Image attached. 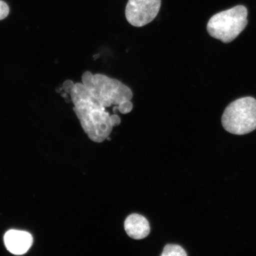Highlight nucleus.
<instances>
[{"instance_id": "obj_1", "label": "nucleus", "mask_w": 256, "mask_h": 256, "mask_svg": "<svg viewBox=\"0 0 256 256\" xmlns=\"http://www.w3.org/2000/svg\"><path fill=\"white\" fill-rule=\"evenodd\" d=\"M70 94L74 105L73 110L89 138L96 142H104L114 127L112 115L82 83L74 84Z\"/></svg>"}, {"instance_id": "obj_2", "label": "nucleus", "mask_w": 256, "mask_h": 256, "mask_svg": "<svg viewBox=\"0 0 256 256\" xmlns=\"http://www.w3.org/2000/svg\"><path fill=\"white\" fill-rule=\"evenodd\" d=\"M82 80L91 94L106 108L114 105L122 114H127L133 110V92L120 80L101 74H92L90 72L83 73Z\"/></svg>"}, {"instance_id": "obj_3", "label": "nucleus", "mask_w": 256, "mask_h": 256, "mask_svg": "<svg viewBox=\"0 0 256 256\" xmlns=\"http://www.w3.org/2000/svg\"><path fill=\"white\" fill-rule=\"evenodd\" d=\"M248 9L238 6L212 16L207 25L211 36L224 43L231 42L247 26Z\"/></svg>"}, {"instance_id": "obj_4", "label": "nucleus", "mask_w": 256, "mask_h": 256, "mask_svg": "<svg viewBox=\"0 0 256 256\" xmlns=\"http://www.w3.org/2000/svg\"><path fill=\"white\" fill-rule=\"evenodd\" d=\"M222 124L228 132L238 136L256 130V99L242 98L230 104L224 112Z\"/></svg>"}, {"instance_id": "obj_5", "label": "nucleus", "mask_w": 256, "mask_h": 256, "mask_svg": "<svg viewBox=\"0 0 256 256\" xmlns=\"http://www.w3.org/2000/svg\"><path fill=\"white\" fill-rule=\"evenodd\" d=\"M162 0H129L126 9L128 23L140 28L151 23L158 14Z\"/></svg>"}, {"instance_id": "obj_6", "label": "nucleus", "mask_w": 256, "mask_h": 256, "mask_svg": "<svg viewBox=\"0 0 256 256\" xmlns=\"http://www.w3.org/2000/svg\"><path fill=\"white\" fill-rule=\"evenodd\" d=\"M4 240L6 248L16 255L25 254L33 243V238L30 233L14 230L6 232Z\"/></svg>"}, {"instance_id": "obj_7", "label": "nucleus", "mask_w": 256, "mask_h": 256, "mask_svg": "<svg viewBox=\"0 0 256 256\" xmlns=\"http://www.w3.org/2000/svg\"><path fill=\"white\" fill-rule=\"evenodd\" d=\"M124 227L128 236L134 240L145 238L150 232L148 220L138 214L128 216L124 220Z\"/></svg>"}, {"instance_id": "obj_8", "label": "nucleus", "mask_w": 256, "mask_h": 256, "mask_svg": "<svg viewBox=\"0 0 256 256\" xmlns=\"http://www.w3.org/2000/svg\"><path fill=\"white\" fill-rule=\"evenodd\" d=\"M162 256H186L187 254L181 246L177 244H168L163 249Z\"/></svg>"}, {"instance_id": "obj_9", "label": "nucleus", "mask_w": 256, "mask_h": 256, "mask_svg": "<svg viewBox=\"0 0 256 256\" xmlns=\"http://www.w3.org/2000/svg\"><path fill=\"white\" fill-rule=\"evenodd\" d=\"M10 9L7 3L0 0V20H3L8 17Z\"/></svg>"}, {"instance_id": "obj_10", "label": "nucleus", "mask_w": 256, "mask_h": 256, "mask_svg": "<svg viewBox=\"0 0 256 256\" xmlns=\"http://www.w3.org/2000/svg\"><path fill=\"white\" fill-rule=\"evenodd\" d=\"M74 85V83L72 80H66V81L63 83L62 89L64 90H65L66 94H70Z\"/></svg>"}]
</instances>
